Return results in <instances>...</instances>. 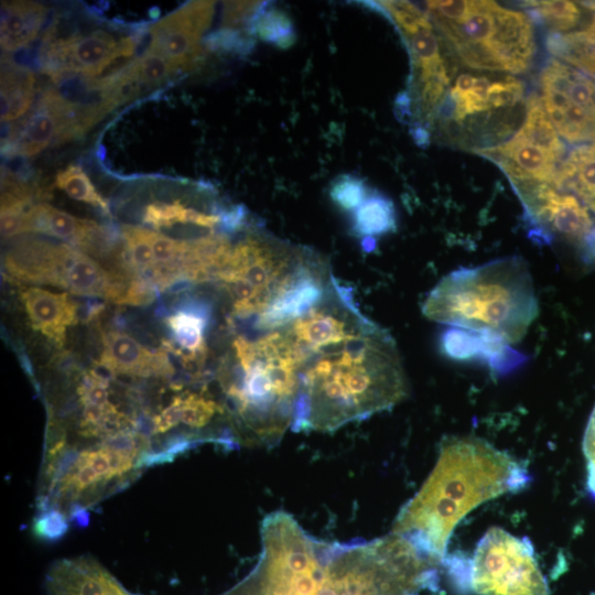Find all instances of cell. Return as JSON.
Masks as SVG:
<instances>
[{"label": "cell", "mask_w": 595, "mask_h": 595, "mask_svg": "<svg viewBox=\"0 0 595 595\" xmlns=\"http://www.w3.org/2000/svg\"><path fill=\"white\" fill-rule=\"evenodd\" d=\"M407 393L396 343L370 321L353 336L321 348L307 361L291 429L334 431L392 408Z\"/></svg>", "instance_id": "1"}, {"label": "cell", "mask_w": 595, "mask_h": 595, "mask_svg": "<svg viewBox=\"0 0 595 595\" xmlns=\"http://www.w3.org/2000/svg\"><path fill=\"white\" fill-rule=\"evenodd\" d=\"M529 482L519 461L485 440L448 436L430 476L397 515L391 532L444 564L452 532L470 510Z\"/></svg>", "instance_id": "2"}, {"label": "cell", "mask_w": 595, "mask_h": 595, "mask_svg": "<svg viewBox=\"0 0 595 595\" xmlns=\"http://www.w3.org/2000/svg\"><path fill=\"white\" fill-rule=\"evenodd\" d=\"M422 313L499 350L517 344L538 315L528 263L511 256L454 270L428 294Z\"/></svg>", "instance_id": "3"}, {"label": "cell", "mask_w": 595, "mask_h": 595, "mask_svg": "<svg viewBox=\"0 0 595 595\" xmlns=\"http://www.w3.org/2000/svg\"><path fill=\"white\" fill-rule=\"evenodd\" d=\"M464 584L476 595H550L527 538L489 528L466 561Z\"/></svg>", "instance_id": "4"}, {"label": "cell", "mask_w": 595, "mask_h": 595, "mask_svg": "<svg viewBox=\"0 0 595 595\" xmlns=\"http://www.w3.org/2000/svg\"><path fill=\"white\" fill-rule=\"evenodd\" d=\"M133 52L130 39L117 41L106 31L73 35L47 43L43 52V71L52 78L76 74L87 77L99 75L116 58Z\"/></svg>", "instance_id": "5"}, {"label": "cell", "mask_w": 595, "mask_h": 595, "mask_svg": "<svg viewBox=\"0 0 595 595\" xmlns=\"http://www.w3.org/2000/svg\"><path fill=\"white\" fill-rule=\"evenodd\" d=\"M214 1H191L150 28L147 50L163 55L177 68L202 55L199 40L214 15Z\"/></svg>", "instance_id": "6"}, {"label": "cell", "mask_w": 595, "mask_h": 595, "mask_svg": "<svg viewBox=\"0 0 595 595\" xmlns=\"http://www.w3.org/2000/svg\"><path fill=\"white\" fill-rule=\"evenodd\" d=\"M77 136L72 111L55 88L45 91L34 109L12 136L14 149L25 156H34L51 143ZM12 147V148H13Z\"/></svg>", "instance_id": "7"}, {"label": "cell", "mask_w": 595, "mask_h": 595, "mask_svg": "<svg viewBox=\"0 0 595 595\" xmlns=\"http://www.w3.org/2000/svg\"><path fill=\"white\" fill-rule=\"evenodd\" d=\"M47 595H136L94 556L57 560L45 575Z\"/></svg>", "instance_id": "8"}, {"label": "cell", "mask_w": 595, "mask_h": 595, "mask_svg": "<svg viewBox=\"0 0 595 595\" xmlns=\"http://www.w3.org/2000/svg\"><path fill=\"white\" fill-rule=\"evenodd\" d=\"M495 17L494 34L480 46L493 56L500 71L524 73L537 51L530 19L522 12L505 9L497 3Z\"/></svg>", "instance_id": "9"}, {"label": "cell", "mask_w": 595, "mask_h": 595, "mask_svg": "<svg viewBox=\"0 0 595 595\" xmlns=\"http://www.w3.org/2000/svg\"><path fill=\"white\" fill-rule=\"evenodd\" d=\"M25 312L34 329L63 345L66 329L77 321V306L66 293L30 286L20 291Z\"/></svg>", "instance_id": "10"}, {"label": "cell", "mask_w": 595, "mask_h": 595, "mask_svg": "<svg viewBox=\"0 0 595 595\" xmlns=\"http://www.w3.org/2000/svg\"><path fill=\"white\" fill-rule=\"evenodd\" d=\"M100 365L115 374L129 376H169L172 370L161 353H152L131 336L109 332L104 337Z\"/></svg>", "instance_id": "11"}, {"label": "cell", "mask_w": 595, "mask_h": 595, "mask_svg": "<svg viewBox=\"0 0 595 595\" xmlns=\"http://www.w3.org/2000/svg\"><path fill=\"white\" fill-rule=\"evenodd\" d=\"M98 227L99 225L91 220L76 218L47 204H39L24 214L22 234H45L85 249Z\"/></svg>", "instance_id": "12"}, {"label": "cell", "mask_w": 595, "mask_h": 595, "mask_svg": "<svg viewBox=\"0 0 595 595\" xmlns=\"http://www.w3.org/2000/svg\"><path fill=\"white\" fill-rule=\"evenodd\" d=\"M47 9L31 1L1 4V47L15 51L32 42L45 20Z\"/></svg>", "instance_id": "13"}, {"label": "cell", "mask_w": 595, "mask_h": 595, "mask_svg": "<svg viewBox=\"0 0 595 595\" xmlns=\"http://www.w3.org/2000/svg\"><path fill=\"white\" fill-rule=\"evenodd\" d=\"M479 155L505 156L513 161L532 181L550 184L561 161L529 142L517 132L507 142L486 149L475 150Z\"/></svg>", "instance_id": "14"}, {"label": "cell", "mask_w": 595, "mask_h": 595, "mask_svg": "<svg viewBox=\"0 0 595 595\" xmlns=\"http://www.w3.org/2000/svg\"><path fill=\"white\" fill-rule=\"evenodd\" d=\"M34 76L18 66H2L1 121H12L23 116L33 100Z\"/></svg>", "instance_id": "15"}, {"label": "cell", "mask_w": 595, "mask_h": 595, "mask_svg": "<svg viewBox=\"0 0 595 595\" xmlns=\"http://www.w3.org/2000/svg\"><path fill=\"white\" fill-rule=\"evenodd\" d=\"M518 132L556 160L562 161L564 159L566 154L565 144L558 136L539 96L531 95L529 97L527 117Z\"/></svg>", "instance_id": "16"}, {"label": "cell", "mask_w": 595, "mask_h": 595, "mask_svg": "<svg viewBox=\"0 0 595 595\" xmlns=\"http://www.w3.org/2000/svg\"><path fill=\"white\" fill-rule=\"evenodd\" d=\"M396 228V210L388 197L374 192L354 212L351 229L357 236L374 238Z\"/></svg>", "instance_id": "17"}, {"label": "cell", "mask_w": 595, "mask_h": 595, "mask_svg": "<svg viewBox=\"0 0 595 595\" xmlns=\"http://www.w3.org/2000/svg\"><path fill=\"white\" fill-rule=\"evenodd\" d=\"M177 67L163 55L147 50L127 67L116 74L119 85L129 97L133 86L158 85L171 76Z\"/></svg>", "instance_id": "18"}, {"label": "cell", "mask_w": 595, "mask_h": 595, "mask_svg": "<svg viewBox=\"0 0 595 595\" xmlns=\"http://www.w3.org/2000/svg\"><path fill=\"white\" fill-rule=\"evenodd\" d=\"M144 220L158 228L175 224H190L213 230L221 218L216 214L187 208L177 202L172 204L155 202L147 206Z\"/></svg>", "instance_id": "19"}, {"label": "cell", "mask_w": 595, "mask_h": 595, "mask_svg": "<svg viewBox=\"0 0 595 595\" xmlns=\"http://www.w3.org/2000/svg\"><path fill=\"white\" fill-rule=\"evenodd\" d=\"M166 322L181 348L192 357L203 359L206 351L204 332L207 314L201 310L178 312L167 317Z\"/></svg>", "instance_id": "20"}, {"label": "cell", "mask_w": 595, "mask_h": 595, "mask_svg": "<svg viewBox=\"0 0 595 595\" xmlns=\"http://www.w3.org/2000/svg\"><path fill=\"white\" fill-rule=\"evenodd\" d=\"M252 32L266 43L279 48H289L295 43L296 33L289 14L266 2L256 17Z\"/></svg>", "instance_id": "21"}, {"label": "cell", "mask_w": 595, "mask_h": 595, "mask_svg": "<svg viewBox=\"0 0 595 595\" xmlns=\"http://www.w3.org/2000/svg\"><path fill=\"white\" fill-rule=\"evenodd\" d=\"M578 4L563 0L528 1L521 6L527 7V13L532 20L547 24L552 29V32L561 33L572 30L580 23L582 10Z\"/></svg>", "instance_id": "22"}, {"label": "cell", "mask_w": 595, "mask_h": 595, "mask_svg": "<svg viewBox=\"0 0 595 595\" xmlns=\"http://www.w3.org/2000/svg\"><path fill=\"white\" fill-rule=\"evenodd\" d=\"M55 185L73 199L108 210L104 198L97 193L88 176L77 165H68L55 177Z\"/></svg>", "instance_id": "23"}, {"label": "cell", "mask_w": 595, "mask_h": 595, "mask_svg": "<svg viewBox=\"0 0 595 595\" xmlns=\"http://www.w3.org/2000/svg\"><path fill=\"white\" fill-rule=\"evenodd\" d=\"M329 196L333 203L343 210H356L367 198V186L354 174H342L331 185Z\"/></svg>", "instance_id": "24"}, {"label": "cell", "mask_w": 595, "mask_h": 595, "mask_svg": "<svg viewBox=\"0 0 595 595\" xmlns=\"http://www.w3.org/2000/svg\"><path fill=\"white\" fill-rule=\"evenodd\" d=\"M122 236L132 266L139 270H154L155 258L151 248L148 229L134 226H123Z\"/></svg>", "instance_id": "25"}, {"label": "cell", "mask_w": 595, "mask_h": 595, "mask_svg": "<svg viewBox=\"0 0 595 595\" xmlns=\"http://www.w3.org/2000/svg\"><path fill=\"white\" fill-rule=\"evenodd\" d=\"M523 84L515 77L507 76L494 82L488 89L487 104L491 107H509L520 101L523 96Z\"/></svg>", "instance_id": "26"}, {"label": "cell", "mask_w": 595, "mask_h": 595, "mask_svg": "<svg viewBox=\"0 0 595 595\" xmlns=\"http://www.w3.org/2000/svg\"><path fill=\"white\" fill-rule=\"evenodd\" d=\"M586 459V485L589 494L595 498V407L589 415L582 443Z\"/></svg>", "instance_id": "27"}, {"label": "cell", "mask_w": 595, "mask_h": 595, "mask_svg": "<svg viewBox=\"0 0 595 595\" xmlns=\"http://www.w3.org/2000/svg\"><path fill=\"white\" fill-rule=\"evenodd\" d=\"M430 13L436 14L444 20L457 23L467 17L472 9V1H428Z\"/></svg>", "instance_id": "28"}, {"label": "cell", "mask_w": 595, "mask_h": 595, "mask_svg": "<svg viewBox=\"0 0 595 595\" xmlns=\"http://www.w3.org/2000/svg\"><path fill=\"white\" fill-rule=\"evenodd\" d=\"M396 116L399 120L408 122L411 116V97L407 91L399 94L394 102Z\"/></svg>", "instance_id": "29"}, {"label": "cell", "mask_w": 595, "mask_h": 595, "mask_svg": "<svg viewBox=\"0 0 595 595\" xmlns=\"http://www.w3.org/2000/svg\"><path fill=\"white\" fill-rule=\"evenodd\" d=\"M475 77L470 74H462L457 77L454 87L450 90L453 97L464 96L473 86Z\"/></svg>", "instance_id": "30"}, {"label": "cell", "mask_w": 595, "mask_h": 595, "mask_svg": "<svg viewBox=\"0 0 595 595\" xmlns=\"http://www.w3.org/2000/svg\"><path fill=\"white\" fill-rule=\"evenodd\" d=\"M411 134L413 137L414 142L419 147H426L430 143V133L429 131L422 127V126H414L411 129Z\"/></svg>", "instance_id": "31"}, {"label": "cell", "mask_w": 595, "mask_h": 595, "mask_svg": "<svg viewBox=\"0 0 595 595\" xmlns=\"http://www.w3.org/2000/svg\"><path fill=\"white\" fill-rule=\"evenodd\" d=\"M591 13L593 14H592V19L589 23L581 32L588 41L595 42V12H591Z\"/></svg>", "instance_id": "32"}, {"label": "cell", "mask_w": 595, "mask_h": 595, "mask_svg": "<svg viewBox=\"0 0 595 595\" xmlns=\"http://www.w3.org/2000/svg\"><path fill=\"white\" fill-rule=\"evenodd\" d=\"M361 246H363L365 251H370L376 247V240H375V238H369V237L364 238L363 242H361Z\"/></svg>", "instance_id": "33"}, {"label": "cell", "mask_w": 595, "mask_h": 595, "mask_svg": "<svg viewBox=\"0 0 595 595\" xmlns=\"http://www.w3.org/2000/svg\"><path fill=\"white\" fill-rule=\"evenodd\" d=\"M591 595H595V592H594V593H592Z\"/></svg>", "instance_id": "34"}]
</instances>
